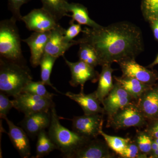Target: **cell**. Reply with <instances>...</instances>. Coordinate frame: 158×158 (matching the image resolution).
<instances>
[{
	"label": "cell",
	"mask_w": 158,
	"mask_h": 158,
	"mask_svg": "<svg viewBox=\"0 0 158 158\" xmlns=\"http://www.w3.org/2000/svg\"><path fill=\"white\" fill-rule=\"evenodd\" d=\"M158 54L156 58L155 59V60L151 63V64H150L149 65H148V66H147V68L149 69H152V68L155 65H158Z\"/></svg>",
	"instance_id": "obj_36"
},
{
	"label": "cell",
	"mask_w": 158,
	"mask_h": 158,
	"mask_svg": "<svg viewBox=\"0 0 158 158\" xmlns=\"http://www.w3.org/2000/svg\"><path fill=\"white\" fill-rule=\"evenodd\" d=\"M111 64L102 65L101 73L98 79L97 89L95 92L101 103L102 104L104 100L114 88L112 74L115 69L111 67Z\"/></svg>",
	"instance_id": "obj_19"
},
{
	"label": "cell",
	"mask_w": 158,
	"mask_h": 158,
	"mask_svg": "<svg viewBox=\"0 0 158 158\" xmlns=\"http://www.w3.org/2000/svg\"><path fill=\"white\" fill-rule=\"evenodd\" d=\"M123 75L131 77L146 85L152 86L158 84V73L156 70L139 65L135 59H130L118 63Z\"/></svg>",
	"instance_id": "obj_11"
},
{
	"label": "cell",
	"mask_w": 158,
	"mask_h": 158,
	"mask_svg": "<svg viewBox=\"0 0 158 158\" xmlns=\"http://www.w3.org/2000/svg\"><path fill=\"white\" fill-rule=\"evenodd\" d=\"M16 21L11 17L0 23V55L7 60L25 63Z\"/></svg>",
	"instance_id": "obj_4"
},
{
	"label": "cell",
	"mask_w": 158,
	"mask_h": 158,
	"mask_svg": "<svg viewBox=\"0 0 158 158\" xmlns=\"http://www.w3.org/2000/svg\"><path fill=\"white\" fill-rule=\"evenodd\" d=\"M79 44L85 42L96 51L102 65L135 59L144 50L141 29L132 23L120 22L97 28L86 27Z\"/></svg>",
	"instance_id": "obj_1"
},
{
	"label": "cell",
	"mask_w": 158,
	"mask_h": 158,
	"mask_svg": "<svg viewBox=\"0 0 158 158\" xmlns=\"http://www.w3.org/2000/svg\"><path fill=\"white\" fill-rule=\"evenodd\" d=\"M152 30L155 39L158 42V17L148 22Z\"/></svg>",
	"instance_id": "obj_35"
},
{
	"label": "cell",
	"mask_w": 158,
	"mask_h": 158,
	"mask_svg": "<svg viewBox=\"0 0 158 158\" xmlns=\"http://www.w3.org/2000/svg\"><path fill=\"white\" fill-rule=\"evenodd\" d=\"M68 12H71L72 19L70 23L76 21L81 25L88 26L90 27L97 28L102 26L100 25L89 17L88 9L81 4L76 3H69L67 6Z\"/></svg>",
	"instance_id": "obj_21"
},
{
	"label": "cell",
	"mask_w": 158,
	"mask_h": 158,
	"mask_svg": "<svg viewBox=\"0 0 158 158\" xmlns=\"http://www.w3.org/2000/svg\"><path fill=\"white\" fill-rule=\"evenodd\" d=\"M63 57L71 73V79L69 81L71 86L77 87L80 85L81 91H83L85 84L88 81L93 83L98 81L100 74L94 67L80 60L75 62H71L64 56Z\"/></svg>",
	"instance_id": "obj_8"
},
{
	"label": "cell",
	"mask_w": 158,
	"mask_h": 158,
	"mask_svg": "<svg viewBox=\"0 0 158 158\" xmlns=\"http://www.w3.org/2000/svg\"><path fill=\"white\" fill-rule=\"evenodd\" d=\"M65 95L76 102L82 108L85 115L105 114L104 110L101 106V103L98 98L95 91L88 94H85L83 91L78 94L69 91L65 93Z\"/></svg>",
	"instance_id": "obj_18"
},
{
	"label": "cell",
	"mask_w": 158,
	"mask_h": 158,
	"mask_svg": "<svg viewBox=\"0 0 158 158\" xmlns=\"http://www.w3.org/2000/svg\"><path fill=\"white\" fill-rule=\"evenodd\" d=\"M141 10L142 15L148 22L158 17V0H142Z\"/></svg>",
	"instance_id": "obj_29"
},
{
	"label": "cell",
	"mask_w": 158,
	"mask_h": 158,
	"mask_svg": "<svg viewBox=\"0 0 158 158\" xmlns=\"http://www.w3.org/2000/svg\"><path fill=\"white\" fill-rule=\"evenodd\" d=\"M33 81L31 70L26 63L0 58V90L15 97Z\"/></svg>",
	"instance_id": "obj_2"
},
{
	"label": "cell",
	"mask_w": 158,
	"mask_h": 158,
	"mask_svg": "<svg viewBox=\"0 0 158 158\" xmlns=\"http://www.w3.org/2000/svg\"><path fill=\"white\" fill-rule=\"evenodd\" d=\"M113 78L115 82L135 99V102L145 90L152 86L142 83L134 78L123 75L120 77L113 76Z\"/></svg>",
	"instance_id": "obj_20"
},
{
	"label": "cell",
	"mask_w": 158,
	"mask_h": 158,
	"mask_svg": "<svg viewBox=\"0 0 158 158\" xmlns=\"http://www.w3.org/2000/svg\"><path fill=\"white\" fill-rule=\"evenodd\" d=\"M51 123L48 135L64 158L68 156L86 144L90 139L80 135L73 131H70L60 123L55 104L50 109Z\"/></svg>",
	"instance_id": "obj_3"
},
{
	"label": "cell",
	"mask_w": 158,
	"mask_h": 158,
	"mask_svg": "<svg viewBox=\"0 0 158 158\" xmlns=\"http://www.w3.org/2000/svg\"><path fill=\"white\" fill-rule=\"evenodd\" d=\"M70 26L67 30H65V39L69 42L73 40V38L77 37L81 32H82L81 25L80 24H75L74 23H69Z\"/></svg>",
	"instance_id": "obj_33"
},
{
	"label": "cell",
	"mask_w": 158,
	"mask_h": 158,
	"mask_svg": "<svg viewBox=\"0 0 158 158\" xmlns=\"http://www.w3.org/2000/svg\"><path fill=\"white\" fill-rule=\"evenodd\" d=\"M106 142L90 139L86 144L68 156L67 158H111L114 157Z\"/></svg>",
	"instance_id": "obj_13"
},
{
	"label": "cell",
	"mask_w": 158,
	"mask_h": 158,
	"mask_svg": "<svg viewBox=\"0 0 158 158\" xmlns=\"http://www.w3.org/2000/svg\"><path fill=\"white\" fill-rule=\"evenodd\" d=\"M135 101V99L115 82L114 88L103 102L102 105L105 114L110 119L122 108Z\"/></svg>",
	"instance_id": "obj_10"
},
{
	"label": "cell",
	"mask_w": 158,
	"mask_h": 158,
	"mask_svg": "<svg viewBox=\"0 0 158 158\" xmlns=\"http://www.w3.org/2000/svg\"><path fill=\"white\" fill-rule=\"evenodd\" d=\"M57 59L58 58L56 57L44 53L39 65L40 66V78L41 81L45 85H48L52 87L57 92H60L59 90L54 87L50 81L52 69Z\"/></svg>",
	"instance_id": "obj_24"
},
{
	"label": "cell",
	"mask_w": 158,
	"mask_h": 158,
	"mask_svg": "<svg viewBox=\"0 0 158 158\" xmlns=\"http://www.w3.org/2000/svg\"><path fill=\"white\" fill-rule=\"evenodd\" d=\"M65 29L59 24L51 31L44 50V53L59 58L73 46L79 44L78 40L69 42L65 39Z\"/></svg>",
	"instance_id": "obj_12"
},
{
	"label": "cell",
	"mask_w": 158,
	"mask_h": 158,
	"mask_svg": "<svg viewBox=\"0 0 158 158\" xmlns=\"http://www.w3.org/2000/svg\"><path fill=\"white\" fill-rule=\"evenodd\" d=\"M79 44L80 45L78 52L79 60L94 68L98 65H101L97 53L93 47L85 42H80Z\"/></svg>",
	"instance_id": "obj_25"
},
{
	"label": "cell",
	"mask_w": 158,
	"mask_h": 158,
	"mask_svg": "<svg viewBox=\"0 0 158 158\" xmlns=\"http://www.w3.org/2000/svg\"><path fill=\"white\" fill-rule=\"evenodd\" d=\"M37 138L36 156L34 158L43 157L54 150L57 149L56 146L51 140L45 130L41 131L38 134Z\"/></svg>",
	"instance_id": "obj_23"
},
{
	"label": "cell",
	"mask_w": 158,
	"mask_h": 158,
	"mask_svg": "<svg viewBox=\"0 0 158 158\" xmlns=\"http://www.w3.org/2000/svg\"><path fill=\"white\" fill-rule=\"evenodd\" d=\"M152 121L153 122L148 126L146 131L153 139H158V119Z\"/></svg>",
	"instance_id": "obj_34"
},
{
	"label": "cell",
	"mask_w": 158,
	"mask_h": 158,
	"mask_svg": "<svg viewBox=\"0 0 158 158\" xmlns=\"http://www.w3.org/2000/svg\"><path fill=\"white\" fill-rule=\"evenodd\" d=\"M146 120L134 102L118 110L109 119V125L117 130L132 127H140L147 124Z\"/></svg>",
	"instance_id": "obj_5"
},
{
	"label": "cell",
	"mask_w": 158,
	"mask_h": 158,
	"mask_svg": "<svg viewBox=\"0 0 158 158\" xmlns=\"http://www.w3.org/2000/svg\"><path fill=\"white\" fill-rule=\"evenodd\" d=\"M13 108L25 116L40 112H49L54 103L52 100L32 94L22 92L12 100Z\"/></svg>",
	"instance_id": "obj_6"
},
{
	"label": "cell",
	"mask_w": 158,
	"mask_h": 158,
	"mask_svg": "<svg viewBox=\"0 0 158 158\" xmlns=\"http://www.w3.org/2000/svg\"><path fill=\"white\" fill-rule=\"evenodd\" d=\"M135 103L146 119H158V84L145 90Z\"/></svg>",
	"instance_id": "obj_14"
},
{
	"label": "cell",
	"mask_w": 158,
	"mask_h": 158,
	"mask_svg": "<svg viewBox=\"0 0 158 158\" xmlns=\"http://www.w3.org/2000/svg\"><path fill=\"white\" fill-rule=\"evenodd\" d=\"M100 135L103 137L105 141L110 149L118 156L121 154L131 141L129 138H123L110 135L104 132L103 131L101 132Z\"/></svg>",
	"instance_id": "obj_26"
},
{
	"label": "cell",
	"mask_w": 158,
	"mask_h": 158,
	"mask_svg": "<svg viewBox=\"0 0 158 158\" xmlns=\"http://www.w3.org/2000/svg\"><path fill=\"white\" fill-rule=\"evenodd\" d=\"M153 138L147 131H140L136 136L135 142L141 153L146 155H150L152 151Z\"/></svg>",
	"instance_id": "obj_28"
},
{
	"label": "cell",
	"mask_w": 158,
	"mask_h": 158,
	"mask_svg": "<svg viewBox=\"0 0 158 158\" xmlns=\"http://www.w3.org/2000/svg\"><path fill=\"white\" fill-rule=\"evenodd\" d=\"M5 119L9 127L8 135L13 146L22 157H30L31 144L27 134L23 128L15 125L7 117Z\"/></svg>",
	"instance_id": "obj_17"
},
{
	"label": "cell",
	"mask_w": 158,
	"mask_h": 158,
	"mask_svg": "<svg viewBox=\"0 0 158 158\" xmlns=\"http://www.w3.org/2000/svg\"><path fill=\"white\" fill-rule=\"evenodd\" d=\"M50 123V111L40 112L25 116L21 126L29 137L34 138L41 131L49 127Z\"/></svg>",
	"instance_id": "obj_15"
},
{
	"label": "cell",
	"mask_w": 158,
	"mask_h": 158,
	"mask_svg": "<svg viewBox=\"0 0 158 158\" xmlns=\"http://www.w3.org/2000/svg\"><path fill=\"white\" fill-rule=\"evenodd\" d=\"M43 7L59 21L64 16H70L67 10V0H41Z\"/></svg>",
	"instance_id": "obj_22"
},
{
	"label": "cell",
	"mask_w": 158,
	"mask_h": 158,
	"mask_svg": "<svg viewBox=\"0 0 158 158\" xmlns=\"http://www.w3.org/2000/svg\"><path fill=\"white\" fill-rule=\"evenodd\" d=\"M29 1L30 0H8L9 9L12 13V17L16 21L21 20L22 16L20 14L21 7Z\"/></svg>",
	"instance_id": "obj_32"
},
{
	"label": "cell",
	"mask_w": 158,
	"mask_h": 158,
	"mask_svg": "<svg viewBox=\"0 0 158 158\" xmlns=\"http://www.w3.org/2000/svg\"><path fill=\"white\" fill-rule=\"evenodd\" d=\"M103 114L75 116L72 119L73 131L88 139L96 138L102 131Z\"/></svg>",
	"instance_id": "obj_7"
},
{
	"label": "cell",
	"mask_w": 158,
	"mask_h": 158,
	"mask_svg": "<svg viewBox=\"0 0 158 158\" xmlns=\"http://www.w3.org/2000/svg\"><path fill=\"white\" fill-rule=\"evenodd\" d=\"M22 92L32 94L51 100H52L53 97L55 95L54 94L50 93L47 90L45 85L41 81H31L26 85Z\"/></svg>",
	"instance_id": "obj_27"
},
{
	"label": "cell",
	"mask_w": 158,
	"mask_h": 158,
	"mask_svg": "<svg viewBox=\"0 0 158 158\" xmlns=\"http://www.w3.org/2000/svg\"><path fill=\"white\" fill-rule=\"evenodd\" d=\"M34 32L27 39L23 40L31 50L30 62L32 67L35 68L40 65L44 54L50 32Z\"/></svg>",
	"instance_id": "obj_16"
},
{
	"label": "cell",
	"mask_w": 158,
	"mask_h": 158,
	"mask_svg": "<svg viewBox=\"0 0 158 158\" xmlns=\"http://www.w3.org/2000/svg\"><path fill=\"white\" fill-rule=\"evenodd\" d=\"M21 20L25 23L29 31L36 32L52 31L59 24L56 19L43 8L32 10L22 16Z\"/></svg>",
	"instance_id": "obj_9"
},
{
	"label": "cell",
	"mask_w": 158,
	"mask_h": 158,
	"mask_svg": "<svg viewBox=\"0 0 158 158\" xmlns=\"http://www.w3.org/2000/svg\"><path fill=\"white\" fill-rule=\"evenodd\" d=\"M13 108L12 100H10L8 95L3 92L0 93V117L5 119L11 108Z\"/></svg>",
	"instance_id": "obj_31"
},
{
	"label": "cell",
	"mask_w": 158,
	"mask_h": 158,
	"mask_svg": "<svg viewBox=\"0 0 158 158\" xmlns=\"http://www.w3.org/2000/svg\"><path fill=\"white\" fill-rule=\"evenodd\" d=\"M120 157L123 158H147V156L141 153L135 142L130 141L121 154Z\"/></svg>",
	"instance_id": "obj_30"
}]
</instances>
